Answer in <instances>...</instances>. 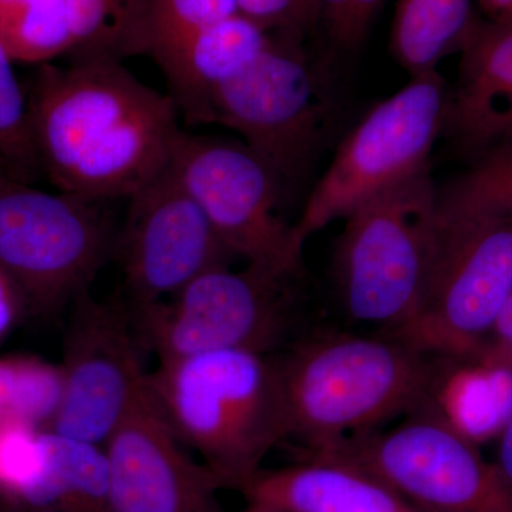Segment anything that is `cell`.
Listing matches in <instances>:
<instances>
[{
    "label": "cell",
    "mask_w": 512,
    "mask_h": 512,
    "mask_svg": "<svg viewBox=\"0 0 512 512\" xmlns=\"http://www.w3.org/2000/svg\"><path fill=\"white\" fill-rule=\"evenodd\" d=\"M30 133L42 174L90 202L130 198L170 164L177 106L113 56L40 64L28 90Z\"/></svg>",
    "instance_id": "cell-1"
},
{
    "label": "cell",
    "mask_w": 512,
    "mask_h": 512,
    "mask_svg": "<svg viewBox=\"0 0 512 512\" xmlns=\"http://www.w3.org/2000/svg\"><path fill=\"white\" fill-rule=\"evenodd\" d=\"M286 439L309 454L423 409L437 356L389 336L312 332L276 356Z\"/></svg>",
    "instance_id": "cell-2"
},
{
    "label": "cell",
    "mask_w": 512,
    "mask_h": 512,
    "mask_svg": "<svg viewBox=\"0 0 512 512\" xmlns=\"http://www.w3.org/2000/svg\"><path fill=\"white\" fill-rule=\"evenodd\" d=\"M150 387L181 441L222 488L241 490L286 440L276 356L222 350L160 362Z\"/></svg>",
    "instance_id": "cell-3"
},
{
    "label": "cell",
    "mask_w": 512,
    "mask_h": 512,
    "mask_svg": "<svg viewBox=\"0 0 512 512\" xmlns=\"http://www.w3.org/2000/svg\"><path fill=\"white\" fill-rule=\"evenodd\" d=\"M333 256L350 319L399 332L419 312L433 265L439 192L431 164L355 208Z\"/></svg>",
    "instance_id": "cell-4"
},
{
    "label": "cell",
    "mask_w": 512,
    "mask_h": 512,
    "mask_svg": "<svg viewBox=\"0 0 512 512\" xmlns=\"http://www.w3.org/2000/svg\"><path fill=\"white\" fill-rule=\"evenodd\" d=\"M299 278L254 265L221 266L167 301L133 306L131 316L141 343L160 362L222 350L274 355L312 333Z\"/></svg>",
    "instance_id": "cell-5"
},
{
    "label": "cell",
    "mask_w": 512,
    "mask_h": 512,
    "mask_svg": "<svg viewBox=\"0 0 512 512\" xmlns=\"http://www.w3.org/2000/svg\"><path fill=\"white\" fill-rule=\"evenodd\" d=\"M448 92L437 72L412 77L373 107L340 143L328 170L293 224L296 244L346 217L380 192L430 164L446 126Z\"/></svg>",
    "instance_id": "cell-6"
},
{
    "label": "cell",
    "mask_w": 512,
    "mask_h": 512,
    "mask_svg": "<svg viewBox=\"0 0 512 512\" xmlns=\"http://www.w3.org/2000/svg\"><path fill=\"white\" fill-rule=\"evenodd\" d=\"M116 239L99 202L0 181V266L30 315H46L89 292Z\"/></svg>",
    "instance_id": "cell-7"
},
{
    "label": "cell",
    "mask_w": 512,
    "mask_h": 512,
    "mask_svg": "<svg viewBox=\"0 0 512 512\" xmlns=\"http://www.w3.org/2000/svg\"><path fill=\"white\" fill-rule=\"evenodd\" d=\"M512 293V221L439 212L419 312L392 336L434 356L463 357L490 340Z\"/></svg>",
    "instance_id": "cell-8"
},
{
    "label": "cell",
    "mask_w": 512,
    "mask_h": 512,
    "mask_svg": "<svg viewBox=\"0 0 512 512\" xmlns=\"http://www.w3.org/2000/svg\"><path fill=\"white\" fill-rule=\"evenodd\" d=\"M214 124L231 128L284 192L312 173L332 123V100L291 43L268 49L214 97Z\"/></svg>",
    "instance_id": "cell-9"
},
{
    "label": "cell",
    "mask_w": 512,
    "mask_h": 512,
    "mask_svg": "<svg viewBox=\"0 0 512 512\" xmlns=\"http://www.w3.org/2000/svg\"><path fill=\"white\" fill-rule=\"evenodd\" d=\"M311 456L355 464L419 512H512V484L497 464L426 410L386 433Z\"/></svg>",
    "instance_id": "cell-10"
},
{
    "label": "cell",
    "mask_w": 512,
    "mask_h": 512,
    "mask_svg": "<svg viewBox=\"0 0 512 512\" xmlns=\"http://www.w3.org/2000/svg\"><path fill=\"white\" fill-rule=\"evenodd\" d=\"M170 167L235 258L302 275L303 249L281 215L284 190L244 144L183 131Z\"/></svg>",
    "instance_id": "cell-11"
},
{
    "label": "cell",
    "mask_w": 512,
    "mask_h": 512,
    "mask_svg": "<svg viewBox=\"0 0 512 512\" xmlns=\"http://www.w3.org/2000/svg\"><path fill=\"white\" fill-rule=\"evenodd\" d=\"M131 311L93 299L73 302L64 339L63 392L49 430L103 446L147 386Z\"/></svg>",
    "instance_id": "cell-12"
},
{
    "label": "cell",
    "mask_w": 512,
    "mask_h": 512,
    "mask_svg": "<svg viewBox=\"0 0 512 512\" xmlns=\"http://www.w3.org/2000/svg\"><path fill=\"white\" fill-rule=\"evenodd\" d=\"M116 249L133 306L167 301L235 259L170 164L128 198Z\"/></svg>",
    "instance_id": "cell-13"
},
{
    "label": "cell",
    "mask_w": 512,
    "mask_h": 512,
    "mask_svg": "<svg viewBox=\"0 0 512 512\" xmlns=\"http://www.w3.org/2000/svg\"><path fill=\"white\" fill-rule=\"evenodd\" d=\"M103 448L110 512H221L220 481L177 436L150 379Z\"/></svg>",
    "instance_id": "cell-14"
},
{
    "label": "cell",
    "mask_w": 512,
    "mask_h": 512,
    "mask_svg": "<svg viewBox=\"0 0 512 512\" xmlns=\"http://www.w3.org/2000/svg\"><path fill=\"white\" fill-rule=\"evenodd\" d=\"M461 53L444 128L478 158L512 141V26L473 25Z\"/></svg>",
    "instance_id": "cell-15"
},
{
    "label": "cell",
    "mask_w": 512,
    "mask_h": 512,
    "mask_svg": "<svg viewBox=\"0 0 512 512\" xmlns=\"http://www.w3.org/2000/svg\"><path fill=\"white\" fill-rule=\"evenodd\" d=\"M271 42L268 30L237 13L157 59L180 117L190 124H214L218 89L251 66Z\"/></svg>",
    "instance_id": "cell-16"
},
{
    "label": "cell",
    "mask_w": 512,
    "mask_h": 512,
    "mask_svg": "<svg viewBox=\"0 0 512 512\" xmlns=\"http://www.w3.org/2000/svg\"><path fill=\"white\" fill-rule=\"evenodd\" d=\"M239 491L271 512H419L379 478L329 456L262 468Z\"/></svg>",
    "instance_id": "cell-17"
},
{
    "label": "cell",
    "mask_w": 512,
    "mask_h": 512,
    "mask_svg": "<svg viewBox=\"0 0 512 512\" xmlns=\"http://www.w3.org/2000/svg\"><path fill=\"white\" fill-rule=\"evenodd\" d=\"M421 410L476 446L500 437L512 414V357L490 340L471 355L437 356Z\"/></svg>",
    "instance_id": "cell-18"
},
{
    "label": "cell",
    "mask_w": 512,
    "mask_h": 512,
    "mask_svg": "<svg viewBox=\"0 0 512 512\" xmlns=\"http://www.w3.org/2000/svg\"><path fill=\"white\" fill-rule=\"evenodd\" d=\"M470 0H399L392 29V52L410 77L436 72L473 28Z\"/></svg>",
    "instance_id": "cell-19"
},
{
    "label": "cell",
    "mask_w": 512,
    "mask_h": 512,
    "mask_svg": "<svg viewBox=\"0 0 512 512\" xmlns=\"http://www.w3.org/2000/svg\"><path fill=\"white\" fill-rule=\"evenodd\" d=\"M109 500V464L103 446L49 430L45 512H110Z\"/></svg>",
    "instance_id": "cell-20"
},
{
    "label": "cell",
    "mask_w": 512,
    "mask_h": 512,
    "mask_svg": "<svg viewBox=\"0 0 512 512\" xmlns=\"http://www.w3.org/2000/svg\"><path fill=\"white\" fill-rule=\"evenodd\" d=\"M0 45L22 63L46 64L73 52L66 0H0Z\"/></svg>",
    "instance_id": "cell-21"
},
{
    "label": "cell",
    "mask_w": 512,
    "mask_h": 512,
    "mask_svg": "<svg viewBox=\"0 0 512 512\" xmlns=\"http://www.w3.org/2000/svg\"><path fill=\"white\" fill-rule=\"evenodd\" d=\"M49 430L20 420L0 421V494L26 510L45 511Z\"/></svg>",
    "instance_id": "cell-22"
},
{
    "label": "cell",
    "mask_w": 512,
    "mask_h": 512,
    "mask_svg": "<svg viewBox=\"0 0 512 512\" xmlns=\"http://www.w3.org/2000/svg\"><path fill=\"white\" fill-rule=\"evenodd\" d=\"M63 392L60 365L33 355L0 356V421L49 429Z\"/></svg>",
    "instance_id": "cell-23"
},
{
    "label": "cell",
    "mask_w": 512,
    "mask_h": 512,
    "mask_svg": "<svg viewBox=\"0 0 512 512\" xmlns=\"http://www.w3.org/2000/svg\"><path fill=\"white\" fill-rule=\"evenodd\" d=\"M439 212L512 221V141L478 157L471 170L439 192Z\"/></svg>",
    "instance_id": "cell-24"
},
{
    "label": "cell",
    "mask_w": 512,
    "mask_h": 512,
    "mask_svg": "<svg viewBox=\"0 0 512 512\" xmlns=\"http://www.w3.org/2000/svg\"><path fill=\"white\" fill-rule=\"evenodd\" d=\"M77 56L133 53L147 0H66Z\"/></svg>",
    "instance_id": "cell-25"
},
{
    "label": "cell",
    "mask_w": 512,
    "mask_h": 512,
    "mask_svg": "<svg viewBox=\"0 0 512 512\" xmlns=\"http://www.w3.org/2000/svg\"><path fill=\"white\" fill-rule=\"evenodd\" d=\"M237 13V0H147L133 53L160 59L188 37Z\"/></svg>",
    "instance_id": "cell-26"
},
{
    "label": "cell",
    "mask_w": 512,
    "mask_h": 512,
    "mask_svg": "<svg viewBox=\"0 0 512 512\" xmlns=\"http://www.w3.org/2000/svg\"><path fill=\"white\" fill-rule=\"evenodd\" d=\"M13 63L0 45V167L13 180L30 184L43 174L30 133L28 94Z\"/></svg>",
    "instance_id": "cell-27"
},
{
    "label": "cell",
    "mask_w": 512,
    "mask_h": 512,
    "mask_svg": "<svg viewBox=\"0 0 512 512\" xmlns=\"http://www.w3.org/2000/svg\"><path fill=\"white\" fill-rule=\"evenodd\" d=\"M384 0H313L315 18L322 19L333 46L352 53L365 42Z\"/></svg>",
    "instance_id": "cell-28"
},
{
    "label": "cell",
    "mask_w": 512,
    "mask_h": 512,
    "mask_svg": "<svg viewBox=\"0 0 512 512\" xmlns=\"http://www.w3.org/2000/svg\"><path fill=\"white\" fill-rule=\"evenodd\" d=\"M239 12L266 30L295 35L315 18L313 0H237Z\"/></svg>",
    "instance_id": "cell-29"
},
{
    "label": "cell",
    "mask_w": 512,
    "mask_h": 512,
    "mask_svg": "<svg viewBox=\"0 0 512 512\" xmlns=\"http://www.w3.org/2000/svg\"><path fill=\"white\" fill-rule=\"evenodd\" d=\"M30 315L28 302L18 285L0 266V345Z\"/></svg>",
    "instance_id": "cell-30"
},
{
    "label": "cell",
    "mask_w": 512,
    "mask_h": 512,
    "mask_svg": "<svg viewBox=\"0 0 512 512\" xmlns=\"http://www.w3.org/2000/svg\"><path fill=\"white\" fill-rule=\"evenodd\" d=\"M490 342L512 357V293L495 319Z\"/></svg>",
    "instance_id": "cell-31"
},
{
    "label": "cell",
    "mask_w": 512,
    "mask_h": 512,
    "mask_svg": "<svg viewBox=\"0 0 512 512\" xmlns=\"http://www.w3.org/2000/svg\"><path fill=\"white\" fill-rule=\"evenodd\" d=\"M498 439H500V447H498V461L495 464L512 484V414Z\"/></svg>",
    "instance_id": "cell-32"
},
{
    "label": "cell",
    "mask_w": 512,
    "mask_h": 512,
    "mask_svg": "<svg viewBox=\"0 0 512 512\" xmlns=\"http://www.w3.org/2000/svg\"><path fill=\"white\" fill-rule=\"evenodd\" d=\"M485 12L498 25L512 26V0H478Z\"/></svg>",
    "instance_id": "cell-33"
},
{
    "label": "cell",
    "mask_w": 512,
    "mask_h": 512,
    "mask_svg": "<svg viewBox=\"0 0 512 512\" xmlns=\"http://www.w3.org/2000/svg\"><path fill=\"white\" fill-rule=\"evenodd\" d=\"M244 512H271V511L266 510V508L261 507V505L249 504L247 510H245Z\"/></svg>",
    "instance_id": "cell-34"
},
{
    "label": "cell",
    "mask_w": 512,
    "mask_h": 512,
    "mask_svg": "<svg viewBox=\"0 0 512 512\" xmlns=\"http://www.w3.org/2000/svg\"><path fill=\"white\" fill-rule=\"evenodd\" d=\"M6 178H10L8 174L3 171V168L0 167V181L6 180Z\"/></svg>",
    "instance_id": "cell-35"
},
{
    "label": "cell",
    "mask_w": 512,
    "mask_h": 512,
    "mask_svg": "<svg viewBox=\"0 0 512 512\" xmlns=\"http://www.w3.org/2000/svg\"><path fill=\"white\" fill-rule=\"evenodd\" d=\"M0 512H6V511H0Z\"/></svg>",
    "instance_id": "cell-36"
}]
</instances>
